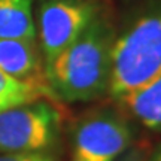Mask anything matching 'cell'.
<instances>
[{"mask_svg": "<svg viewBox=\"0 0 161 161\" xmlns=\"http://www.w3.org/2000/svg\"><path fill=\"white\" fill-rule=\"evenodd\" d=\"M119 110L149 131L161 133V73L116 100Z\"/></svg>", "mask_w": 161, "mask_h": 161, "instance_id": "cell-7", "label": "cell"}, {"mask_svg": "<svg viewBox=\"0 0 161 161\" xmlns=\"http://www.w3.org/2000/svg\"><path fill=\"white\" fill-rule=\"evenodd\" d=\"M116 31L115 14L109 3L70 45L46 64V84L55 100L85 103L108 94Z\"/></svg>", "mask_w": 161, "mask_h": 161, "instance_id": "cell-1", "label": "cell"}, {"mask_svg": "<svg viewBox=\"0 0 161 161\" xmlns=\"http://www.w3.org/2000/svg\"><path fill=\"white\" fill-rule=\"evenodd\" d=\"M0 161H58L54 152H15L0 154Z\"/></svg>", "mask_w": 161, "mask_h": 161, "instance_id": "cell-10", "label": "cell"}, {"mask_svg": "<svg viewBox=\"0 0 161 161\" xmlns=\"http://www.w3.org/2000/svg\"><path fill=\"white\" fill-rule=\"evenodd\" d=\"M149 151L142 145H133L130 149H127L119 158L115 161H148Z\"/></svg>", "mask_w": 161, "mask_h": 161, "instance_id": "cell-11", "label": "cell"}, {"mask_svg": "<svg viewBox=\"0 0 161 161\" xmlns=\"http://www.w3.org/2000/svg\"><path fill=\"white\" fill-rule=\"evenodd\" d=\"M0 70L15 79L51 91L46 84L45 61L37 40L0 39Z\"/></svg>", "mask_w": 161, "mask_h": 161, "instance_id": "cell-6", "label": "cell"}, {"mask_svg": "<svg viewBox=\"0 0 161 161\" xmlns=\"http://www.w3.org/2000/svg\"><path fill=\"white\" fill-rule=\"evenodd\" d=\"M134 145V130L121 110L98 109L76 122L72 161H115Z\"/></svg>", "mask_w": 161, "mask_h": 161, "instance_id": "cell-5", "label": "cell"}, {"mask_svg": "<svg viewBox=\"0 0 161 161\" xmlns=\"http://www.w3.org/2000/svg\"><path fill=\"white\" fill-rule=\"evenodd\" d=\"M148 161H161V143L157 146L155 149H152L149 152Z\"/></svg>", "mask_w": 161, "mask_h": 161, "instance_id": "cell-12", "label": "cell"}, {"mask_svg": "<svg viewBox=\"0 0 161 161\" xmlns=\"http://www.w3.org/2000/svg\"><path fill=\"white\" fill-rule=\"evenodd\" d=\"M0 39L37 40L35 0H0Z\"/></svg>", "mask_w": 161, "mask_h": 161, "instance_id": "cell-8", "label": "cell"}, {"mask_svg": "<svg viewBox=\"0 0 161 161\" xmlns=\"http://www.w3.org/2000/svg\"><path fill=\"white\" fill-rule=\"evenodd\" d=\"M39 98L55 100L51 91L39 85L24 82L6 75L0 70V112L35 102Z\"/></svg>", "mask_w": 161, "mask_h": 161, "instance_id": "cell-9", "label": "cell"}, {"mask_svg": "<svg viewBox=\"0 0 161 161\" xmlns=\"http://www.w3.org/2000/svg\"><path fill=\"white\" fill-rule=\"evenodd\" d=\"M161 73V2L137 11L116 31L109 91L116 102Z\"/></svg>", "mask_w": 161, "mask_h": 161, "instance_id": "cell-2", "label": "cell"}, {"mask_svg": "<svg viewBox=\"0 0 161 161\" xmlns=\"http://www.w3.org/2000/svg\"><path fill=\"white\" fill-rule=\"evenodd\" d=\"M109 0H35L36 36L45 66L100 15Z\"/></svg>", "mask_w": 161, "mask_h": 161, "instance_id": "cell-4", "label": "cell"}, {"mask_svg": "<svg viewBox=\"0 0 161 161\" xmlns=\"http://www.w3.org/2000/svg\"><path fill=\"white\" fill-rule=\"evenodd\" d=\"M63 116L48 98L0 112V154L51 152L61 137Z\"/></svg>", "mask_w": 161, "mask_h": 161, "instance_id": "cell-3", "label": "cell"}]
</instances>
